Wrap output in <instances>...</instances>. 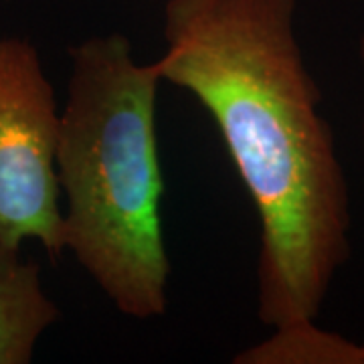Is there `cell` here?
I'll list each match as a JSON object with an SVG mask.
<instances>
[{
  "label": "cell",
  "mask_w": 364,
  "mask_h": 364,
  "mask_svg": "<svg viewBox=\"0 0 364 364\" xmlns=\"http://www.w3.org/2000/svg\"><path fill=\"white\" fill-rule=\"evenodd\" d=\"M296 13L298 0H166L154 61L213 119L255 207L267 328L316 320L352 257L348 176Z\"/></svg>",
  "instance_id": "cell-1"
},
{
  "label": "cell",
  "mask_w": 364,
  "mask_h": 364,
  "mask_svg": "<svg viewBox=\"0 0 364 364\" xmlns=\"http://www.w3.org/2000/svg\"><path fill=\"white\" fill-rule=\"evenodd\" d=\"M55 170L67 253L117 312L134 320L168 310L170 259L158 154L160 71L122 33L69 49Z\"/></svg>",
  "instance_id": "cell-2"
},
{
  "label": "cell",
  "mask_w": 364,
  "mask_h": 364,
  "mask_svg": "<svg viewBox=\"0 0 364 364\" xmlns=\"http://www.w3.org/2000/svg\"><path fill=\"white\" fill-rule=\"evenodd\" d=\"M59 114L39 49L25 37H0V245L35 241L51 259L65 253L55 170Z\"/></svg>",
  "instance_id": "cell-3"
},
{
  "label": "cell",
  "mask_w": 364,
  "mask_h": 364,
  "mask_svg": "<svg viewBox=\"0 0 364 364\" xmlns=\"http://www.w3.org/2000/svg\"><path fill=\"white\" fill-rule=\"evenodd\" d=\"M61 310L47 294L41 265L21 247L0 245V364H28Z\"/></svg>",
  "instance_id": "cell-4"
},
{
  "label": "cell",
  "mask_w": 364,
  "mask_h": 364,
  "mask_svg": "<svg viewBox=\"0 0 364 364\" xmlns=\"http://www.w3.org/2000/svg\"><path fill=\"white\" fill-rule=\"evenodd\" d=\"M267 340L233 358L237 364H364V342L316 326V320L272 328Z\"/></svg>",
  "instance_id": "cell-5"
},
{
  "label": "cell",
  "mask_w": 364,
  "mask_h": 364,
  "mask_svg": "<svg viewBox=\"0 0 364 364\" xmlns=\"http://www.w3.org/2000/svg\"><path fill=\"white\" fill-rule=\"evenodd\" d=\"M358 57H360V63L364 67V33L360 37V43H358ZM363 138H364V114H363Z\"/></svg>",
  "instance_id": "cell-6"
}]
</instances>
